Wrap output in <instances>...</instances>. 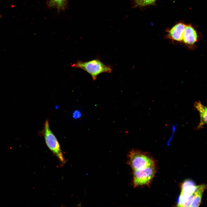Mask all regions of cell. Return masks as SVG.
Returning <instances> with one entry per match:
<instances>
[{
  "label": "cell",
  "instance_id": "6da1fadb",
  "mask_svg": "<svg viewBox=\"0 0 207 207\" xmlns=\"http://www.w3.org/2000/svg\"><path fill=\"white\" fill-rule=\"evenodd\" d=\"M75 66L87 72L91 76L94 80L102 73H111L113 68L112 66L105 64L99 57L86 62L78 60Z\"/></svg>",
  "mask_w": 207,
  "mask_h": 207
},
{
  "label": "cell",
  "instance_id": "7a4b0ae2",
  "mask_svg": "<svg viewBox=\"0 0 207 207\" xmlns=\"http://www.w3.org/2000/svg\"><path fill=\"white\" fill-rule=\"evenodd\" d=\"M43 133L47 145L57 157L62 165H63L66 162V161L64 158L59 142L50 130L49 122L47 120L44 123Z\"/></svg>",
  "mask_w": 207,
  "mask_h": 207
},
{
  "label": "cell",
  "instance_id": "3957f363",
  "mask_svg": "<svg viewBox=\"0 0 207 207\" xmlns=\"http://www.w3.org/2000/svg\"><path fill=\"white\" fill-rule=\"evenodd\" d=\"M128 164L133 171L154 165L153 160L145 153L136 150H132L128 155Z\"/></svg>",
  "mask_w": 207,
  "mask_h": 207
},
{
  "label": "cell",
  "instance_id": "277c9868",
  "mask_svg": "<svg viewBox=\"0 0 207 207\" xmlns=\"http://www.w3.org/2000/svg\"><path fill=\"white\" fill-rule=\"evenodd\" d=\"M133 183L134 187L149 185L155 172L154 165L133 171Z\"/></svg>",
  "mask_w": 207,
  "mask_h": 207
},
{
  "label": "cell",
  "instance_id": "5b68a950",
  "mask_svg": "<svg viewBox=\"0 0 207 207\" xmlns=\"http://www.w3.org/2000/svg\"><path fill=\"white\" fill-rule=\"evenodd\" d=\"M187 25L182 23H179L170 29L166 30L167 34L165 38L171 40L172 42L181 43Z\"/></svg>",
  "mask_w": 207,
  "mask_h": 207
},
{
  "label": "cell",
  "instance_id": "8992f818",
  "mask_svg": "<svg viewBox=\"0 0 207 207\" xmlns=\"http://www.w3.org/2000/svg\"><path fill=\"white\" fill-rule=\"evenodd\" d=\"M198 40V36L196 30L191 24L187 25L182 43L189 48L193 49Z\"/></svg>",
  "mask_w": 207,
  "mask_h": 207
},
{
  "label": "cell",
  "instance_id": "52a82bcc",
  "mask_svg": "<svg viewBox=\"0 0 207 207\" xmlns=\"http://www.w3.org/2000/svg\"><path fill=\"white\" fill-rule=\"evenodd\" d=\"M196 186L190 181H186L183 184L178 204L183 201L192 195L195 191Z\"/></svg>",
  "mask_w": 207,
  "mask_h": 207
},
{
  "label": "cell",
  "instance_id": "ba28073f",
  "mask_svg": "<svg viewBox=\"0 0 207 207\" xmlns=\"http://www.w3.org/2000/svg\"><path fill=\"white\" fill-rule=\"evenodd\" d=\"M195 108L198 111L200 115V121L197 126L198 130L202 128L207 123V107L200 101H196L194 104Z\"/></svg>",
  "mask_w": 207,
  "mask_h": 207
},
{
  "label": "cell",
  "instance_id": "9c48e42d",
  "mask_svg": "<svg viewBox=\"0 0 207 207\" xmlns=\"http://www.w3.org/2000/svg\"><path fill=\"white\" fill-rule=\"evenodd\" d=\"M206 188V186L204 184L196 186L194 196L189 207L199 206L202 201L203 193Z\"/></svg>",
  "mask_w": 207,
  "mask_h": 207
},
{
  "label": "cell",
  "instance_id": "30bf717a",
  "mask_svg": "<svg viewBox=\"0 0 207 207\" xmlns=\"http://www.w3.org/2000/svg\"><path fill=\"white\" fill-rule=\"evenodd\" d=\"M48 3L49 7L61 10L65 8L67 0H48Z\"/></svg>",
  "mask_w": 207,
  "mask_h": 207
},
{
  "label": "cell",
  "instance_id": "8fae6325",
  "mask_svg": "<svg viewBox=\"0 0 207 207\" xmlns=\"http://www.w3.org/2000/svg\"><path fill=\"white\" fill-rule=\"evenodd\" d=\"M195 192L189 197L177 204L178 207H189L193 199Z\"/></svg>",
  "mask_w": 207,
  "mask_h": 207
},
{
  "label": "cell",
  "instance_id": "7c38bea8",
  "mask_svg": "<svg viewBox=\"0 0 207 207\" xmlns=\"http://www.w3.org/2000/svg\"><path fill=\"white\" fill-rule=\"evenodd\" d=\"M156 0H143L141 6H144L154 4Z\"/></svg>",
  "mask_w": 207,
  "mask_h": 207
},
{
  "label": "cell",
  "instance_id": "4fadbf2b",
  "mask_svg": "<svg viewBox=\"0 0 207 207\" xmlns=\"http://www.w3.org/2000/svg\"><path fill=\"white\" fill-rule=\"evenodd\" d=\"M81 114L78 110H75L72 114L73 117L75 119H78L81 117Z\"/></svg>",
  "mask_w": 207,
  "mask_h": 207
},
{
  "label": "cell",
  "instance_id": "5bb4252c",
  "mask_svg": "<svg viewBox=\"0 0 207 207\" xmlns=\"http://www.w3.org/2000/svg\"><path fill=\"white\" fill-rule=\"evenodd\" d=\"M134 1L137 5L141 6L143 0H134Z\"/></svg>",
  "mask_w": 207,
  "mask_h": 207
}]
</instances>
